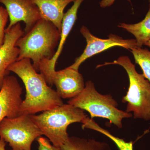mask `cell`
<instances>
[{
    "instance_id": "obj_20",
    "label": "cell",
    "mask_w": 150,
    "mask_h": 150,
    "mask_svg": "<svg viewBox=\"0 0 150 150\" xmlns=\"http://www.w3.org/2000/svg\"><path fill=\"white\" fill-rule=\"evenodd\" d=\"M115 0H102L99 3L101 8H106L113 4Z\"/></svg>"
},
{
    "instance_id": "obj_10",
    "label": "cell",
    "mask_w": 150,
    "mask_h": 150,
    "mask_svg": "<svg viewBox=\"0 0 150 150\" xmlns=\"http://www.w3.org/2000/svg\"><path fill=\"white\" fill-rule=\"evenodd\" d=\"M22 88L16 77L6 76L0 90V123L5 118L19 115Z\"/></svg>"
},
{
    "instance_id": "obj_9",
    "label": "cell",
    "mask_w": 150,
    "mask_h": 150,
    "mask_svg": "<svg viewBox=\"0 0 150 150\" xmlns=\"http://www.w3.org/2000/svg\"><path fill=\"white\" fill-rule=\"evenodd\" d=\"M0 3L5 6L9 18L6 29L22 21L25 24V33H27L42 18L39 8L32 0H0Z\"/></svg>"
},
{
    "instance_id": "obj_12",
    "label": "cell",
    "mask_w": 150,
    "mask_h": 150,
    "mask_svg": "<svg viewBox=\"0 0 150 150\" xmlns=\"http://www.w3.org/2000/svg\"><path fill=\"white\" fill-rule=\"evenodd\" d=\"M83 1V0H75L71 7L64 14L62 21L61 37L57 51L51 59L42 62L39 67V71L45 79H47L50 73L55 71L56 62L61 55L66 39L77 18L78 9Z\"/></svg>"
},
{
    "instance_id": "obj_6",
    "label": "cell",
    "mask_w": 150,
    "mask_h": 150,
    "mask_svg": "<svg viewBox=\"0 0 150 150\" xmlns=\"http://www.w3.org/2000/svg\"><path fill=\"white\" fill-rule=\"evenodd\" d=\"M43 135L30 115L5 118L0 123V138L8 143L11 150H31L33 142Z\"/></svg>"
},
{
    "instance_id": "obj_18",
    "label": "cell",
    "mask_w": 150,
    "mask_h": 150,
    "mask_svg": "<svg viewBox=\"0 0 150 150\" xmlns=\"http://www.w3.org/2000/svg\"><path fill=\"white\" fill-rule=\"evenodd\" d=\"M9 18L6 8L0 6V48L3 45L5 36V28Z\"/></svg>"
},
{
    "instance_id": "obj_15",
    "label": "cell",
    "mask_w": 150,
    "mask_h": 150,
    "mask_svg": "<svg viewBox=\"0 0 150 150\" xmlns=\"http://www.w3.org/2000/svg\"><path fill=\"white\" fill-rule=\"evenodd\" d=\"M62 150H111L110 145L93 139L71 136L61 147Z\"/></svg>"
},
{
    "instance_id": "obj_14",
    "label": "cell",
    "mask_w": 150,
    "mask_h": 150,
    "mask_svg": "<svg viewBox=\"0 0 150 150\" xmlns=\"http://www.w3.org/2000/svg\"><path fill=\"white\" fill-rule=\"evenodd\" d=\"M118 27L133 34L136 38L137 47L142 48L150 40V8L142 21L135 24L120 23Z\"/></svg>"
},
{
    "instance_id": "obj_4",
    "label": "cell",
    "mask_w": 150,
    "mask_h": 150,
    "mask_svg": "<svg viewBox=\"0 0 150 150\" xmlns=\"http://www.w3.org/2000/svg\"><path fill=\"white\" fill-rule=\"evenodd\" d=\"M109 65H118L124 68L129 77V89L122 99L127 103L126 110L133 112L134 119L150 120V83L143 74L137 72L135 65L129 57L121 56L113 62H105L97 66L96 68Z\"/></svg>"
},
{
    "instance_id": "obj_7",
    "label": "cell",
    "mask_w": 150,
    "mask_h": 150,
    "mask_svg": "<svg viewBox=\"0 0 150 150\" xmlns=\"http://www.w3.org/2000/svg\"><path fill=\"white\" fill-rule=\"evenodd\" d=\"M80 32L85 38L86 46L82 54L77 58L74 63L69 67L77 71L86 59L112 47L118 46L130 51L137 47L135 39H124L112 34H110L107 39H101L93 35L88 28L84 25L81 28Z\"/></svg>"
},
{
    "instance_id": "obj_3",
    "label": "cell",
    "mask_w": 150,
    "mask_h": 150,
    "mask_svg": "<svg viewBox=\"0 0 150 150\" xmlns=\"http://www.w3.org/2000/svg\"><path fill=\"white\" fill-rule=\"evenodd\" d=\"M30 116L51 144L61 147L69 137L67 133L69 125L82 123L87 115L84 110L68 103Z\"/></svg>"
},
{
    "instance_id": "obj_13",
    "label": "cell",
    "mask_w": 150,
    "mask_h": 150,
    "mask_svg": "<svg viewBox=\"0 0 150 150\" xmlns=\"http://www.w3.org/2000/svg\"><path fill=\"white\" fill-rule=\"evenodd\" d=\"M39 8L42 18L51 22L61 32L65 8L75 0H32Z\"/></svg>"
},
{
    "instance_id": "obj_8",
    "label": "cell",
    "mask_w": 150,
    "mask_h": 150,
    "mask_svg": "<svg viewBox=\"0 0 150 150\" xmlns=\"http://www.w3.org/2000/svg\"><path fill=\"white\" fill-rule=\"evenodd\" d=\"M47 83L56 86V92L61 98H74L80 93L85 86L82 75L79 71L69 67L50 73L46 79Z\"/></svg>"
},
{
    "instance_id": "obj_21",
    "label": "cell",
    "mask_w": 150,
    "mask_h": 150,
    "mask_svg": "<svg viewBox=\"0 0 150 150\" xmlns=\"http://www.w3.org/2000/svg\"><path fill=\"white\" fill-rule=\"evenodd\" d=\"M6 142L4 140L0 138V150H6Z\"/></svg>"
},
{
    "instance_id": "obj_2",
    "label": "cell",
    "mask_w": 150,
    "mask_h": 150,
    "mask_svg": "<svg viewBox=\"0 0 150 150\" xmlns=\"http://www.w3.org/2000/svg\"><path fill=\"white\" fill-rule=\"evenodd\" d=\"M61 37V32L51 22L41 18L27 33L18 38L16 45L18 48L17 61L32 60L37 72L42 62L54 56Z\"/></svg>"
},
{
    "instance_id": "obj_11",
    "label": "cell",
    "mask_w": 150,
    "mask_h": 150,
    "mask_svg": "<svg viewBox=\"0 0 150 150\" xmlns=\"http://www.w3.org/2000/svg\"><path fill=\"white\" fill-rule=\"evenodd\" d=\"M24 33L20 23L9 29H6L4 41L0 48V90L6 76L9 74L8 67L17 60L19 51L16 45L17 40Z\"/></svg>"
},
{
    "instance_id": "obj_22",
    "label": "cell",
    "mask_w": 150,
    "mask_h": 150,
    "mask_svg": "<svg viewBox=\"0 0 150 150\" xmlns=\"http://www.w3.org/2000/svg\"><path fill=\"white\" fill-rule=\"evenodd\" d=\"M144 45H145V46H148V47H150V40L145 43Z\"/></svg>"
},
{
    "instance_id": "obj_1",
    "label": "cell",
    "mask_w": 150,
    "mask_h": 150,
    "mask_svg": "<svg viewBox=\"0 0 150 150\" xmlns=\"http://www.w3.org/2000/svg\"><path fill=\"white\" fill-rule=\"evenodd\" d=\"M8 70L21 79L26 90L25 99L20 107V115H33L64 104L57 92L48 85L43 75L37 73L30 59L16 61Z\"/></svg>"
},
{
    "instance_id": "obj_5",
    "label": "cell",
    "mask_w": 150,
    "mask_h": 150,
    "mask_svg": "<svg viewBox=\"0 0 150 150\" xmlns=\"http://www.w3.org/2000/svg\"><path fill=\"white\" fill-rule=\"evenodd\" d=\"M68 103L87 111L91 119L96 117L105 118L119 129L123 127V119L133 117L132 113L118 109V102L110 94L99 93L90 80L86 83L81 92L70 99Z\"/></svg>"
},
{
    "instance_id": "obj_19",
    "label": "cell",
    "mask_w": 150,
    "mask_h": 150,
    "mask_svg": "<svg viewBox=\"0 0 150 150\" xmlns=\"http://www.w3.org/2000/svg\"><path fill=\"white\" fill-rule=\"evenodd\" d=\"M38 150H62L61 147L56 146L52 144L47 138L40 137L37 138Z\"/></svg>"
},
{
    "instance_id": "obj_16",
    "label": "cell",
    "mask_w": 150,
    "mask_h": 150,
    "mask_svg": "<svg viewBox=\"0 0 150 150\" xmlns=\"http://www.w3.org/2000/svg\"><path fill=\"white\" fill-rule=\"evenodd\" d=\"M82 123L83 129H91L103 134L111 140L119 150H134V143L133 142H126L123 139L115 137L109 131L100 126L94 121L93 119L87 116Z\"/></svg>"
},
{
    "instance_id": "obj_17",
    "label": "cell",
    "mask_w": 150,
    "mask_h": 150,
    "mask_svg": "<svg viewBox=\"0 0 150 150\" xmlns=\"http://www.w3.org/2000/svg\"><path fill=\"white\" fill-rule=\"evenodd\" d=\"M135 63L142 69L143 74L150 83V51L147 48L137 47L131 50Z\"/></svg>"
}]
</instances>
